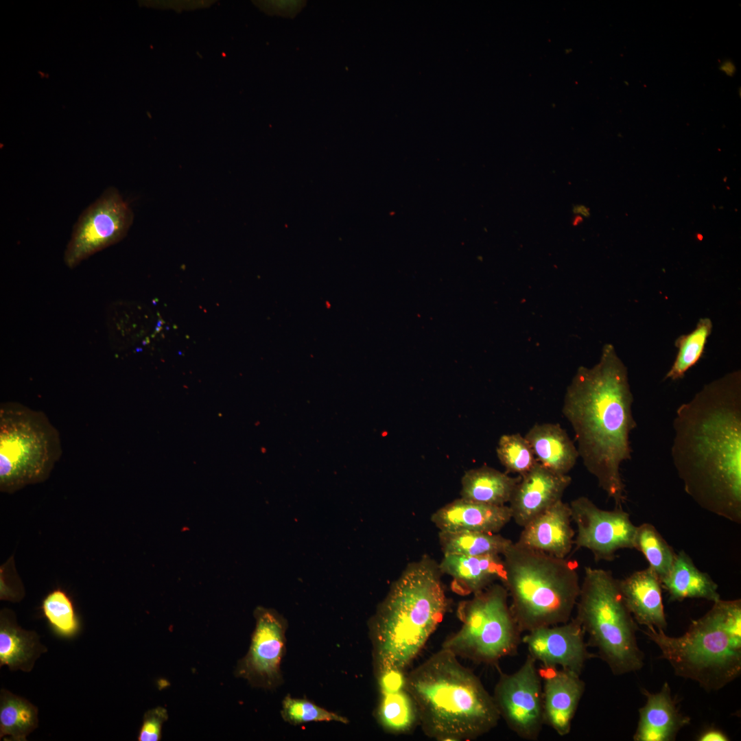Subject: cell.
<instances>
[{
    "label": "cell",
    "instance_id": "cell-8",
    "mask_svg": "<svg viewBox=\"0 0 741 741\" xmlns=\"http://www.w3.org/2000/svg\"><path fill=\"white\" fill-rule=\"evenodd\" d=\"M62 454L58 430L40 411L0 405V490L13 493L44 482Z\"/></svg>",
    "mask_w": 741,
    "mask_h": 741
},
{
    "label": "cell",
    "instance_id": "cell-5",
    "mask_svg": "<svg viewBox=\"0 0 741 741\" xmlns=\"http://www.w3.org/2000/svg\"><path fill=\"white\" fill-rule=\"evenodd\" d=\"M644 634L660 649L674 673L716 691L741 673V600L714 602L703 617L694 620L681 636L646 627Z\"/></svg>",
    "mask_w": 741,
    "mask_h": 741
},
{
    "label": "cell",
    "instance_id": "cell-39",
    "mask_svg": "<svg viewBox=\"0 0 741 741\" xmlns=\"http://www.w3.org/2000/svg\"><path fill=\"white\" fill-rule=\"evenodd\" d=\"M720 69L727 75L732 76L735 73L736 67L732 62L726 60L720 64Z\"/></svg>",
    "mask_w": 741,
    "mask_h": 741
},
{
    "label": "cell",
    "instance_id": "cell-29",
    "mask_svg": "<svg viewBox=\"0 0 741 741\" xmlns=\"http://www.w3.org/2000/svg\"><path fill=\"white\" fill-rule=\"evenodd\" d=\"M711 331V320L708 318H703L698 320L694 329L677 339L675 346L678 351L665 379H681L689 369L696 364L704 353Z\"/></svg>",
    "mask_w": 741,
    "mask_h": 741
},
{
    "label": "cell",
    "instance_id": "cell-26",
    "mask_svg": "<svg viewBox=\"0 0 741 741\" xmlns=\"http://www.w3.org/2000/svg\"><path fill=\"white\" fill-rule=\"evenodd\" d=\"M37 707L27 699L5 689L0 692V739L26 741L38 727Z\"/></svg>",
    "mask_w": 741,
    "mask_h": 741
},
{
    "label": "cell",
    "instance_id": "cell-28",
    "mask_svg": "<svg viewBox=\"0 0 741 741\" xmlns=\"http://www.w3.org/2000/svg\"><path fill=\"white\" fill-rule=\"evenodd\" d=\"M377 717L384 730L393 734L408 733L419 724L414 701L405 687L382 693Z\"/></svg>",
    "mask_w": 741,
    "mask_h": 741
},
{
    "label": "cell",
    "instance_id": "cell-18",
    "mask_svg": "<svg viewBox=\"0 0 741 741\" xmlns=\"http://www.w3.org/2000/svg\"><path fill=\"white\" fill-rule=\"evenodd\" d=\"M512 519L508 506H493L456 499L434 512L431 520L441 532L497 533Z\"/></svg>",
    "mask_w": 741,
    "mask_h": 741
},
{
    "label": "cell",
    "instance_id": "cell-34",
    "mask_svg": "<svg viewBox=\"0 0 741 741\" xmlns=\"http://www.w3.org/2000/svg\"><path fill=\"white\" fill-rule=\"evenodd\" d=\"M25 596L23 585L14 567L11 556L0 567V598L1 600L19 602Z\"/></svg>",
    "mask_w": 741,
    "mask_h": 741
},
{
    "label": "cell",
    "instance_id": "cell-21",
    "mask_svg": "<svg viewBox=\"0 0 741 741\" xmlns=\"http://www.w3.org/2000/svg\"><path fill=\"white\" fill-rule=\"evenodd\" d=\"M619 587L626 605L637 624L665 631L667 622L662 587L659 577L649 567L619 580Z\"/></svg>",
    "mask_w": 741,
    "mask_h": 741
},
{
    "label": "cell",
    "instance_id": "cell-27",
    "mask_svg": "<svg viewBox=\"0 0 741 741\" xmlns=\"http://www.w3.org/2000/svg\"><path fill=\"white\" fill-rule=\"evenodd\" d=\"M439 543L444 554L463 556L502 555L513 541L491 532H439Z\"/></svg>",
    "mask_w": 741,
    "mask_h": 741
},
{
    "label": "cell",
    "instance_id": "cell-13",
    "mask_svg": "<svg viewBox=\"0 0 741 741\" xmlns=\"http://www.w3.org/2000/svg\"><path fill=\"white\" fill-rule=\"evenodd\" d=\"M251 642L235 674L255 686L271 687L279 681L285 647V622L274 610L257 607Z\"/></svg>",
    "mask_w": 741,
    "mask_h": 741
},
{
    "label": "cell",
    "instance_id": "cell-19",
    "mask_svg": "<svg viewBox=\"0 0 741 741\" xmlns=\"http://www.w3.org/2000/svg\"><path fill=\"white\" fill-rule=\"evenodd\" d=\"M645 705L639 709V721L633 736L635 741H672L679 731L690 724V718L681 714L666 682L657 693L643 690Z\"/></svg>",
    "mask_w": 741,
    "mask_h": 741
},
{
    "label": "cell",
    "instance_id": "cell-15",
    "mask_svg": "<svg viewBox=\"0 0 741 741\" xmlns=\"http://www.w3.org/2000/svg\"><path fill=\"white\" fill-rule=\"evenodd\" d=\"M572 482L567 474H558L537 462L515 486L508 502L511 517L524 527L537 515L561 500Z\"/></svg>",
    "mask_w": 741,
    "mask_h": 741
},
{
    "label": "cell",
    "instance_id": "cell-33",
    "mask_svg": "<svg viewBox=\"0 0 741 741\" xmlns=\"http://www.w3.org/2000/svg\"><path fill=\"white\" fill-rule=\"evenodd\" d=\"M281 714L285 720L295 725L320 721L347 722L345 718L329 711L309 701L290 696H287L283 700Z\"/></svg>",
    "mask_w": 741,
    "mask_h": 741
},
{
    "label": "cell",
    "instance_id": "cell-2",
    "mask_svg": "<svg viewBox=\"0 0 741 741\" xmlns=\"http://www.w3.org/2000/svg\"><path fill=\"white\" fill-rule=\"evenodd\" d=\"M633 401L628 369L613 346L606 344L596 365L578 369L562 408L574 431L579 457L615 508L626 500L620 467L631 458L630 434L637 426Z\"/></svg>",
    "mask_w": 741,
    "mask_h": 741
},
{
    "label": "cell",
    "instance_id": "cell-11",
    "mask_svg": "<svg viewBox=\"0 0 741 741\" xmlns=\"http://www.w3.org/2000/svg\"><path fill=\"white\" fill-rule=\"evenodd\" d=\"M492 696L500 718L513 732L523 740H538L544 725L543 683L530 655L515 672L500 673Z\"/></svg>",
    "mask_w": 741,
    "mask_h": 741
},
{
    "label": "cell",
    "instance_id": "cell-9",
    "mask_svg": "<svg viewBox=\"0 0 741 741\" xmlns=\"http://www.w3.org/2000/svg\"><path fill=\"white\" fill-rule=\"evenodd\" d=\"M457 616L461 626L444 641L442 648L456 657L486 665H495L517 653L522 633L503 584L493 583L471 599L460 602Z\"/></svg>",
    "mask_w": 741,
    "mask_h": 741
},
{
    "label": "cell",
    "instance_id": "cell-31",
    "mask_svg": "<svg viewBox=\"0 0 741 741\" xmlns=\"http://www.w3.org/2000/svg\"><path fill=\"white\" fill-rule=\"evenodd\" d=\"M43 615L58 635L70 638L80 631V621L69 595L60 589L49 593L41 604Z\"/></svg>",
    "mask_w": 741,
    "mask_h": 741
},
{
    "label": "cell",
    "instance_id": "cell-20",
    "mask_svg": "<svg viewBox=\"0 0 741 741\" xmlns=\"http://www.w3.org/2000/svg\"><path fill=\"white\" fill-rule=\"evenodd\" d=\"M438 565L442 574L452 578L451 590L462 596L478 593L497 580L502 583L506 576L501 555L444 554Z\"/></svg>",
    "mask_w": 741,
    "mask_h": 741
},
{
    "label": "cell",
    "instance_id": "cell-4",
    "mask_svg": "<svg viewBox=\"0 0 741 741\" xmlns=\"http://www.w3.org/2000/svg\"><path fill=\"white\" fill-rule=\"evenodd\" d=\"M425 735L438 740H471L491 731L500 716L478 677L441 648L405 675Z\"/></svg>",
    "mask_w": 741,
    "mask_h": 741
},
{
    "label": "cell",
    "instance_id": "cell-16",
    "mask_svg": "<svg viewBox=\"0 0 741 741\" xmlns=\"http://www.w3.org/2000/svg\"><path fill=\"white\" fill-rule=\"evenodd\" d=\"M539 671L543 683L544 725L558 736H565L571 731L585 683L580 674L569 670L542 666Z\"/></svg>",
    "mask_w": 741,
    "mask_h": 741
},
{
    "label": "cell",
    "instance_id": "cell-17",
    "mask_svg": "<svg viewBox=\"0 0 741 741\" xmlns=\"http://www.w3.org/2000/svg\"><path fill=\"white\" fill-rule=\"evenodd\" d=\"M572 521L569 504L559 500L524 526L517 543L557 558H567L574 545L576 533Z\"/></svg>",
    "mask_w": 741,
    "mask_h": 741
},
{
    "label": "cell",
    "instance_id": "cell-38",
    "mask_svg": "<svg viewBox=\"0 0 741 741\" xmlns=\"http://www.w3.org/2000/svg\"><path fill=\"white\" fill-rule=\"evenodd\" d=\"M700 741H727L729 740L727 736L722 731L711 728L703 731L698 738Z\"/></svg>",
    "mask_w": 741,
    "mask_h": 741
},
{
    "label": "cell",
    "instance_id": "cell-30",
    "mask_svg": "<svg viewBox=\"0 0 741 741\" xmlns=\"http://www.w3.org/2000/svg\"><path fill=\"white\" fill-rule=\"evenodd\" d=\"M634 548L644 556L660 581L669 574L677 554L652 524L644 523L637 526Z\"/></svg>",
    "mask_w": 741,
    "mask_h": 741
},
{
    "label": "cell",
    "instance_id": "cell-14",
    "mask_svg": "<svg viewBox=\"0 0 741 741\" xmlns=\"http://www.w3.org/2000/svg\"><path fill=\"white\" fill-rule=\"evenodd\" d=\"M585 631L574 618L556 625L543 626L522 636L530 655L543 667L558 668L581 674L591 657Z\"/></svg>",
    "mask_w": 741,
    "mask_h": 741
},
{
    "label": "cell",
    "instance_id": "cell-25",
    "mask_svg": "<svg viewBox=\"0 0 741 741\" xmlns=\"http://www.w3.org/2000/svg\"><path fill=\"white\" fill-rule=\"evenodd\" d=\"M520 479L521 475L511 477L488 466L471 469L461 478V498L489 505H506Z\"/></svg>",
    "mask_w": 741,
    "mask_h": 741
},
{
    "label": "cell",
    "instance_id": "cell-36",
    "mask_svg": "<svg viewBox=\"0 0 741 741\" xmlns=\"http://www.w3.org/2000/svg\"><path fill=\"white\" fill-rule=\"evenodd\" d=\"M262 8L268 12L278 14L284 16H294L303 7L305 3L300 1H263Z\"/></svg>",
    "mask_w": 741,
    "mask_h": 741
},
{
    "label": "cell",
    "instance_id": "cell-12",
    "mask_svg": "<svg viewBox=\"0 0 741 741\" xmlns=\"http://www.w3.org/2000/svg\"><path fill=\"white\" fill-rule=\"evenodd\" d=\"M576 526V549L590 550L596 561H612L621 549H633L636 528L622 508L607 510L581 496L569 504Z\"/></svg>",
    "mask_w": 741,
    "mask_h": 741
},
{
    "label": "cell",
    "instance_id": "cell-3",
    "mask_svg": "<svg viewBox=\"0 0 741 741\" xmlns=\"http://www.w3.org/2000/svg\"><path fill=\"white\" fill-rule=\"evenodd\" d=\"M439 565L429 556L410 563L370 622L377 674L405 672L443 620L448 602Z\"/></svg>",
    "mask_w": 741,
    "mask_h": 741
},
{
    "label": "cell",
    "instance_id": "cell-35",
    "mask_svg": "<svg viewBox=\"0 0 741 741\" xmlns=\"http://www.w3.org/2000/svg\"><path fill=\"white\" fill-rule=\"evenodd\" d=\"M169 716L167 710L158 706L145 712L139 732V741H158L162 738V728Z\"/></svg>",
    "mask_w": 741,
    "mask_h": 741
},
{
    "label": "cell",
    "instance_id": "cell-37",
    "mask_svg": "<svg viewBox=\"0 0 741 741\" xmlns=\"http://www.w3.org/2000/svg\"><path fill=\"white\" fill-rule=\"evenodd\" d=\"M405 675L404 672L389 670L379 676V683L381 693L391 692L405 687Z\"/></svg>",
    "mask_w": 741,
    "mask_h": 741
},
{
    "label": "cell",
    "instance_id": "cell-32",
    "mask_svg": "<svg viewBox=\"0 0 741 741\" xmlns=\"http://www.w3.org/2000/svg\"><path fill=\"white\" fill-rule=\"evenodd\" d=\"M496 452L506 473H517L518 475L527 473L537 462L529 443L519 433L502 435Z\"/></svg>",
    "mask_w": 741,
    "mask_h": 741
},
{
    "label": "cell",
    "instance_id": "cell-10",
    "mask_svg": "<svg viewBox=\"0 0 741 741\" xmlns=\"http://www.w3.org/2000/svg\"><path fill=\"white\" fill-rule=\"evenodd\" d=\"M133 221V213L119 191L107 188L80 215L64 255L73 268L93 254L121 240Z\"/></svg>",
    "mask_w": 741,
    "mask_h": 741
},
{
    "label": "cell",
    "instance_id": "cell-24",
    "mask_svg": "<svg viewBox=\"0 0 741 741\" xmlns=\"http://www.w3.org/2000/svg\"><path fill=\"white\" fill-rule=\"evenodd\" d=\"M661 584L671 601L701 598L714 602L720 599L718 585L708 574L699 570L683 550L677 554L670 572Z\"/></svg>",
    "mask_w": 741,
    "mask_h": 741
},
{
    "label": "cell",
    "instance_id": "cell-22",
    "mask_svg": "<svg viewBox=\"0 0 741 741\" xmlns=\"http://www.w3.org/2000/svg\"><path fill=\"white\" fill-rule=\"evenodd\" d=\"M47 648L39 636L18 625L14 613L8 609L0 612V666L10 670L30 672L40 655Z\"/></svg>",
    "mask_w": 741,
    "mask_h": 741
},
{
    "label": "cell",
    "instance_id": "cell-6",
    "mask_svg": "<svg viewBox=\"0 0 741 741\" xmlns=\"http://www.w3.org/2000/svg\"><path fill=\"white\" fill-rule=\"evenodd\" d=\"M510 607L521 631L565 623L580 593L578 564L513 542L502 554Z\"/></svg>",
    "mask_w": 741,
    "mask_h": 741
},
{
    "label": "cell",
    "instance_id": "cell-7",
    "mask_svg": "<svg viewBox=\"0 0 741 741\" xmlns=\"http://www.w3.org/2000/svg\"><path fill=\"white\" fill-rule=\"evenodd\" d=\"M575 618L591 646L611 672L622 675L644 666L636 637L637 622L622 596L619 580L611 572L586 567Z\"/></svg>",
    "mask_w": 741,
    "mask_h": 741
},
{
    "label": "cell",
    "instance_id": "cell-1",
    "mask_svg": "<svg viewBox=\"0 0 741 741\" xmlns=\"http://www.w3.org/2000/svg\"><path fill=\"white\" fill-rule=\"evenodd\" d=\"M671 456L685 493L702 508L741 523V371L705 384L673 420Z\"/></svg>",
    "mask_w": 741,
    "mask_h": 741
},
{
    "label": "cell",
    "instance_id": "cell-23",
    "mask_svg": "<svg viewBox=\"0 0 741 741\" xmlns=\"http://www.w3.org/2000/svg\"><path fill=\"white\" fill-rule=\"evenodd\" d=\"M525 438L538 462L558 474H567L579 454L567 432L558 423L535 424Z\"/></svg>",
    "mask_w": 741,
    "mask_h": 741
}]
</instances>
